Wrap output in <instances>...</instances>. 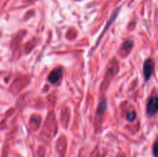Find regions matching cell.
I'll return each instance as SVG.
<instances>
[{"instance_id":"1","label":"cell","mask_w":158,"mask_h":157,"mask_svg":"<svg viewBox=\"0 0 158 157\" xmlns=\"http://www.w3.org/2000/svg\"><path fill=\"white\" fill-rule=\"evenodd\" d=\"M154 72V62L151 58H148L143 63V72L146 81H149Z\"/></svg>"},{"instance_id":"2","label":"cell","mask_w":158,"mask_h":157,"mask_svg":"<svg viewBox=\"0 0 158 157\" xmlns=\"http://www.w3.org/2000/svg\"><path fill=\"white\" fill-rule=\"evenodd\" d=\"M158 106V99L157 95H154L150 98L147 105V114L148 116H152L155 115L157 112Z\"/></svg>"},{"instance_id":"3","label":"cell","mask_w":158,"mask_h":157,"mask_svg":"<svg viewBox=\"0 0 158 157\" xmlns=\"http://www.w3.org/2000/svg\"><path fill=\"white\" fill-rule=\"evenodd\" d=\"M62 69L60 67L56 68L55 69L51 72V73L49 75L48 77V81L49 82L52 84H56V83H58L60 81V79L62 77Z\"/></svg>"},{"instance_id":"4","label":"cell","mask_w":158,"mask_h":157,"mask_svg":"<svg viewBox=\"0 0 158 157\" xmlns=\"http://www.w3.org/2000/svg\"><path fill=\"white\" fill-rule=\"evenodd\" d=\"M106 109V100L103 99V101L100 102V103L99 104L98 108H97V112L98 115H103L104 113L105 110Z\"/></svg>"},{"instance_id":"5","label":"cell","mask_w":158,"mask_h":157,"mask_svg":"<svg viewBox=\"0 0 158 157\" xmlns=\"http://www.w3.org/2000/svg\"><path fill=\"white\" fill-rule=\"evenodd\" d=\"M136 116H137V114H136L135 111H131L127 115V119L129 122H133L134 120H135Z\"/></svg>"},{"instance_id":"6","label":"cell","mask_w":158,"mask_h":157,"mask_svg":"<svg viewBox=\"0 0 158 157\" xmlns=\"http://www.w3.org/2000/svg\"><path fill=\"white\" fill-rule=\"evenodd\" d=\"M153 149H154V156L157 157V142H156V143H154V148H153Z\"/></svg>"}]
</instances>
